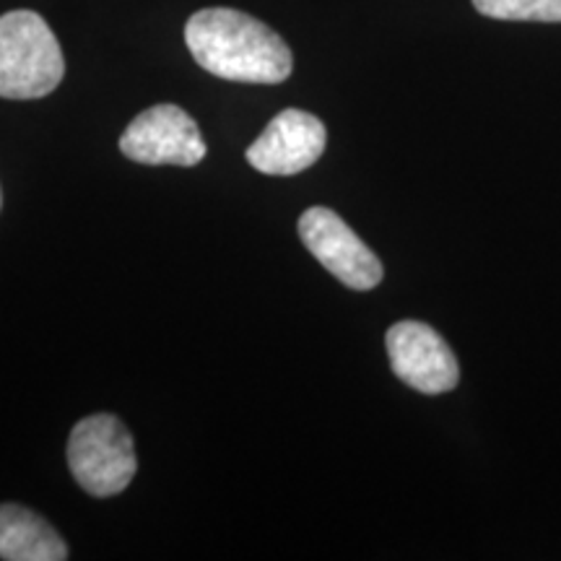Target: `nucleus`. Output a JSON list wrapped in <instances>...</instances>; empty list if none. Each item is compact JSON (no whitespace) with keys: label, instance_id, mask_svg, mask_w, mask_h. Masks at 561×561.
I'll return each mask as SVG.
<instances>
[{"label":"nucleus","instance_id":"obj_1","mask_svg":"<svg viewBox=\"0 0 561 561\" xmlns=\"http://www.w3.org/2000/svg\"><path fill=\"white\" fill-rule=\"evenodd\" d=\"M187 50L208 73L240 83H280L291 76L289 45L250 13L203 9L185 26Z\"/></svg>","mask_w":561,"mask_h":561},{"label":"nucleus","instance_id":"obj_2","mask_svg":"<svg viewBox=\"0 0 561 561\" xmlns=\"http://www.w3.org/2000/svg\"><path fill=\"white\" fill-rule=\"evenodd\" d=\"M66 58L39 13L19 9L0 16V96L42 100L60 87Z\"/></svg>","mask_w":561,"mask_h":561},{"label":"nucleus","instance_id":"obj_3","mask_svg":"<svg viewBox=\"0 0 561 561\" xmlns=\"http://www.w3.org/2000/svg\"><path fill=\"white\" fill-rule=\"evenodd\" d=\"M68 466L79 486L91 496L121 494L138 471L130 432L112 413L79 421L68 439Z\"/></svg>","mask_w":561,"mask_h":561},{"label":"nucleus","instance_id":"obj_4","mask_svg":"<svg viewBox=\"0 0 561 561\" xmlns=\"http://www.w3.org/2000/svg\"><path fill=\"white\" fill-rule=\"evenodd\" d=\"M299 237L322 268L331 271L348 289L369 291L382 280L380 257L335 210L325 206L307 208L299 219Z\"/></svg>","mask_w":561,"mask_h":561},{"label":"nucleus","instance_id":"obj_5","mask_svg":"<svg viewBox=\"0 0 561 561\" xmlns=\"http://www.w3.org/2000/svg\"><path fill=\"white\" fill-rule=\"evenodd\" d=\"M121 151L138 164L195 167L206 157V140L185 110L178 104H157L125 128Z\"/></svg>","mask_w":561,"mask_h":561},{"label":"nucleus","instance_id":"obj_6","mask_svg":"<svg viewBox=\"0 0 561 561\" xmlns=\"http://www.w3.org/2000/svg\"><path fill=\"white\" fill-rule=\"evenodd\" d=\"M390 367L409 388L439 396L460 380L458 359L447 341L432 325L416 320L396 322L385 335Z\"/></svg>","mask_w":561,"mask_h":561},{"label":"nucleus","instance_id":"obj_7","mask_svg":"<svg viewBox=\"0 0 561 561\" xmlns=\"http://www.w3.org/2000/svg\"><path fill=\"white\" fill-rule=\"evenodd\" d=\"M328 146V130L305 110H284L268 123L248 149V161L257 172L291 178L310 170Z\"/></svg>","mask_w":561,"mask_h":561},{"label":"nucleus","instance_id":"obj_8","mask_svg":"<svg viewBox=\"0 0 561 561\" xmlns=\"http://www.w3.org/2000/svg\"><path fill=\"white\" fill-rule=\"evenodd\" d=\"M0 559L62 561L68 559V546L37 512L21 504H0Z\"/></svg>","mask_w":561,"mask_h":561},{"label":"nucleus","instance_id":"obj_9","mask_svg":"<svg viewBox=\"0 0 561 561\" xmlns=\"http://www.w3.org/2000/svg\"><path fill=\"white\" fill-rule=\"evenodd\" d=\"M473 5L489 19L561 24V0H473Z\"/></svg>","mask_w":561,"mask_h":561},{"label":"nucleus","instance_id":"obj_10","mask_svg":"<svg viewBox=\"0 0 561 561\" xmlns=\"http://www.w3.org/2000/svg\"><path fill=\"white\" fill-rule=\"evenodd\" d=\"M0 206H3V193H0Z\"/></svg>","mask_w":561,"mask_h":561}]
</instances>
